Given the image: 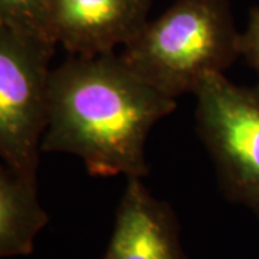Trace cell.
Instances as JSON below:
<instances>
[{"label": "cell", "instance_id": "obj_1", "mask_svg": "<svg viewBox=\"0 0 259 259\" xmlns=\"http://www.w3.org/2000/svg\"><path fill=\"white\" fill-rule=\"evenodd\" d=\"M175 110L120 54L72 55L49 75L42 151L74 154L91 176L144 177L148 134Z\"/></svg>", "mask_w": 259, "mask_h": 259}, {"label": "cell", "instance_id": "obj_2", "mask_svg": "<svg viewBox=\"0 0 259 259\" xmlns=\"http://www.w3.org/2000/svg\"><path fill=\"white\" fill-rule=\"evenodd\" d=\"M228 0H176L122 47L120 56L160 93L194 94L206 76L223 74L241 56Z\"/></svg>", "mask_w": 259, "mask_h": 259}, {"label": "cell", "instance_id": "obj_3", "mask_svg": "<svg viewBox=\"0 0 259 259\" xmlns=\"http://www.w3.org/2000/svg\"><path fill=\"white\" fill-rule=\"evenodd\" d=\"M193 95L197 133L223 194L259 218V88L214 74L206 76Z\"/></svg>", "mask_w": 259, "mask_h": 259}, {"label": "cell", "instance_id": "obj_4", "mask_svg": "<svg viewBox=\"0 0 259 259\" xmlns=\"http://www.w3.org/2000/svg\"><path fill=\"white\" fill-rule=\"evenodd\" d=\"M55 44L0 23V161L36 179Z\"/></svg>", "mask_w": 259, "mask_h": 259}, {"label": "cell", "instance_id": "obj_5", "mask_svg": "<svg viewBox=\"0 0 259 259\" xmlns=\"http://www.w3.org/2000/svg\"><path fill=\"white\" fill-rule=\"evenodd\" d=\"M151 0H51V36L72 55L115 52L146 25Z\"/></svg>", "mask_w": 259, "mask_h": 259}, {"label": "cell", "instance_id": "obj_6", "mask_svg": "<svg viewBox=\"0 0 259 259\" xmlns=\"http://www.w3.org/2000/svg\"><path fill=\"white\" fill-rule=\"evenodd\" d=\"M104 259H186L176 213L141 177H128Z\"/></svg>", "mask_w": 259, "mask_h": 259}, {"label": "cell", "instance_id": "obj_7", "mask_svg": "<svg viewBox=\"0 0 259 259\" xmlns=\"http://www.w3.org/2000/svg\"><path fill=\"white\" fill-rule=\"evenodd\" d=\"M48 222L36 179L22 176L0 161V259L30 255Z\"/></svg>", "mask_w": 259, "mask_h": 259}, {"label": "cell", "instance_id": "obj_8", "mask_svg": "<svg viewBox=\"0 0 259 259\" xmlns=\"http://www.w3.org/2000/svg\"><path fill=\"white\" fill-rule=\"evenodd\" d=\"M49 8L51 0H0V23L55 44L49 30Z\"/></svg>", "mask_w": 259, "mask_h": 259}, {"label": "cell", "instance_id": "obj_9", "mask_svg": "<svg viewBox=\"0 0 259 259\" xmlns=\"http://www.w3.org/2000/svg\"><path fill=\"white\" fill-rule=\"evenodd\" d=\"M241 55L259 74V6L250 10L249 22L241 33Z\"/></svg>", "mask_w": 259, "mask_h": 259}]
</instances>
